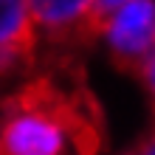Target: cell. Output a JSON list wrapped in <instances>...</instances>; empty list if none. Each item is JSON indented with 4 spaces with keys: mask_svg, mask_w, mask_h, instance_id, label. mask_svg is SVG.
<instances>
[{
    "mask_svg": "<svg viewBox=\"0 0 155 155\" xmlns=\"http://www.w3.org/2000/svg\"><path fill=\"white\" fill-rule=\"evenodd\" d=\"M135 155H155V130H150L147 135H144V141L138 144Z\"/></svg>",
    "mask_w": 155,
    "mask_h": 155,
    "instance_id": "8992f818",
    "label": "cell"
},
{
    "mask_svg": "<svg viewBox=\"0 0 155 155\" xmlns=\"http://www.w3.org/2000/svg\"><path fill=\"white\" fill-rule=\"evenodd\" d=\"M124 3H130V0H96L99 14H102V12H110V8H116V6H124Z\"/></svg>",
    "mask_w": 155,
    "mask_h": 155,
    "instance_id": "52a82bcc",
    "label": "cell"
},
{
    "mask_svg": "<svg viewBox=\"0 0 155 155\" xmlns=\"http://www.w3.org/2000/svg\"><path fill=\"white\" fill-rule=\"evenodd\" d=\"M90 31L113 62L138 71L155 54V0H130L102 12Z\"/></svg>",
    "mask_w": 155,
    "mask_h": 155,
    "instance_id": "7a4b0ae2",
    "label": "cell"
},
{
    "mask_svg": "<svg viewBox=\"0 0 155 155\" xmlns=\"http://www.w3.org/2000/svg\"><path fill=\"white\" fill-rule=\"evenodd\" d=\"M138 74V82H141V87H144V93H147L150 99V104H152V110H155V54L144 62V65L135 71Z\"/></svg>",
    "mask_w": 155,
    "mask_h": 155,
    "instance_id": "5b68a950",
    "label": "cell"
},
{
    "mask_svg": "<svg viewBox=\"0 0 155 155\" xmlns=\"http://www.w3.org/2000/svg\"><path fill=\"white\" fill-rule=\"evenodd\" d=\"M40 37L71 40L93 28L99 6L96 0H28Z\"/></svg>",
    "mask_w": 155,
    "mask_h": 155,
    "instance_id": "277c9868",
    "label": "cell"
},
{
    "mask_svg": "<svg viewBox=\"0 0 155 155\" xmlns=\"http://www.w3.org/2000/svg\"><path fill=\"white\" fill-rule=\"evenodd\" d=\"M0 155H3V147H0Z\"/></svg>",
    "mask_w": 155,
    "mask_h": 155,
    "instance_id": "9c48e42d",
    "label": "cell"
},
{
    "mask_svg": "<svg viewBox=\"0 0 155 155\" xmlns=\"http://www.w3.org/2000/svg\"><path fill=\"white\" fill-rule=\"evenodd\" d=\"M3 155H79V127L48 96H20L0 110Z\"/></svg>",
    "mask_w": 155,
    "mask_h": 155,
    "instance_id": "6da1fadb",
    "label": "cell"
},
{
    "mask_svg": "<svg viewBox=\"0 0 155 155\" xmlns=\"http://www.w3.org/2000/svg\"><path fill=\"white\" fill-rule=\"evenodd\" d=\"M118 155H135V152H118Z\"/></svg>",
    "mask_w": 155,
    "mask_h": 155,
    "instance_id": "ba28073f",
    "label": "cell"
},
{
    "mask_svg": "<svg viewBox=\"0 0 155 155\" xmlns=\"http://www.w3.org/2000/svg\"><path fill=\"white\" fill-rule=\"evenodd\" d=\"M37 37L28 0H0V76L25 65Z\"/></svg>",
    "mask_w": 155,
    "mask_h": 155,
    "instance_id": "3957f363",
    "label": "cell"
}]
</instances>
